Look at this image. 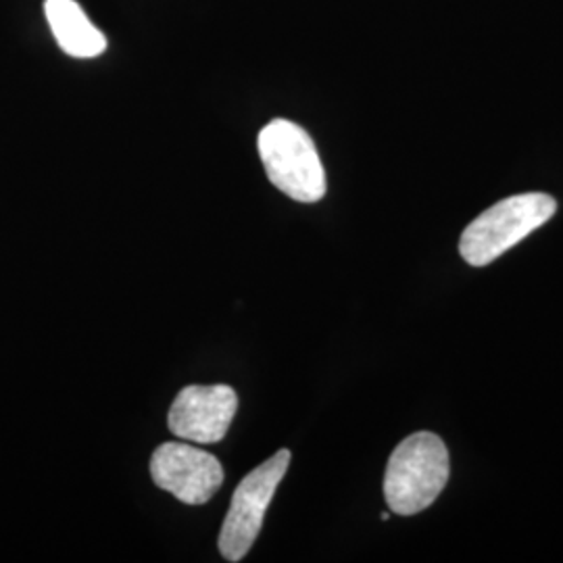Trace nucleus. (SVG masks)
<instances>
[{
	"instance_id": "1",
	"label": "nucleus",
	"mask_w": 563,
	"mask_h": 563,
	"mask_svg": "<svg viewBox=\"0 0 563 563\" xmlns=\"http://www.w3.org/2000/svg\"><path fill=\"white\" fill-rule=\"evenodd\" d=\"M446 481L449 451L443 439L418 432L393 451L384 476V497L397 516H413L437 501Z\"/></svg>"
},
{
	"instance_id": "2",
	"label": "nucleus",
	"mask_w": 563,
	"mask_h": 563,
	"mask_svg": "<svg viewBox=\"0 0 563 563\" xmlns=\"http://www.w3.org/2000/svg\"><path fill=\"white\" fill-rule=\"evenodd\" d=\"M558 211V202L543 192L509 197L493 205L463 230L460 251L474 267L499 260L511 246L530 236L549 222Z\"/></svg>"
},
{
	"instance_id": "3",
	"label": "nucleus",
	"mask_w": 563,
	"mask_h": 563,
	"mask_svg": "<svg viewBox=\"0 0 563 563\" xmlns=\"http://www.w3.org/2000/svg\"><path fill=\"white\" fill-rule=\"evenodd\" d=\"M269 181L292 201L318 202L325 195V172L318 148L301 125L269 121L257 139Z\"/></svg>"
},
{
	"instance_id": "4",
	"label": "nucleus",
	"mask_w": 563,
	"mask_h": 563,
	"mask_svg": "<svg viewBox=\"0 0 563 563\" xmlns=\"http://www.w3.org/2000/svg\"><path fill=\"white\" fill-rule=\"evenodd\" d=\"M290 465V451L282 449L242 478L220 532V551L228 562H241L260 537L265 511Z\"/></svg>"
},
{
	"instance_id": "5",
	"label": "nucleus",
	"mask_w": 563,
	"mask_h": 563,
	"mask_svg": "<svg viewBox=\"0 0 563 563\" xmlns=\"http://www.w3.org/2000/svg\"><path fill=\"white\" fill-rule=\"evenodd\" d=\"M151 476L181 504L202 505L220 490L223 467L192 444L165 443L151 457Z\"/></svg>"
},
{
	"instance_id": "6",
	"label": "nucleus",
	"mask_w": 563,
	"mask_h": 563,
	"mask_svg": "<svg viewBox=\"0 0 563 563\" xmlns=\"http://www.w3.org/2000/svg\"><path fill=\"white\" fill-rule=\"evenodd\" d=\"M239 397L225 384L186 386L169 409V430L184 441L220 443L236 416Z\"/></svg>"
},
{
	"instance_id": "7",
	"label": "nucleus",
	"mask_w": 563,
	"mask_h": 563,
	"mask_svg": "<svg viewBox=\"0 0 563 563\" xmlns=\"http://www.w3.org/2000/svg\"><path fill=\"white\" fill-rule=\"evenodd\" d=\"M44 13L55 41L69 57L92 59L104 53V34L88 20L76 0H46Z\"/></svg>"
}]
</instances>
